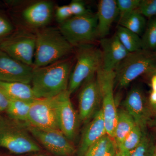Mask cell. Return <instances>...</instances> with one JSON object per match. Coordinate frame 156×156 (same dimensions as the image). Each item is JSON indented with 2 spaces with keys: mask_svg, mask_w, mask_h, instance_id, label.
<instances>
[{
  "mask_svg": "<svg viewBox=\"0 0 156 156\" xmlns=\"http://www.w3.org/2000/svg\"><path fill=\"white\" fill-rule=\"evenodd\" d=\"M156 145L154 138L146 131L141 142L128 156H153Z\"/></svg>",
  "mask_w": 156,
  "mask_h": 156,
  "instance_id": "26",
  "label": "cell"
},
{
  "mask_svg": "<svg viewBox=\"0 0 156 156\" xmlns=\"http://www.w3.org/2000/svg\"><path fill=\"white\" fill-rule=\"evenodd\" d=\"M25 124L32 136L54 155L72 156L76 152L71 141L60 130H43Z\"/></svg>",
  "mask_w": 156,
  "mask_h": 156,
  "instance_id": "10",
  "label": "cell"
},
{
  "mask_svg": "<svg viewBox=\"0 0 156 156\" xmlns=\"http://www.w3.org/2000/svg\"><path fill=\"white\" fill-rule=\"evenodd\" d=\"M115 34L129 53L141 49V38L138 35L120 25L118 27Z\"/></svg>",
  "mask_w": 156,
  "mask_h": 156,
  "instance_id": "23",
  "label": "cell"
},
{
  "mask_svg": "<svg viewBox=\"0 0 156 156\" xmlns=\"http://www.w3.org/2000/svg\"><path fill=\"white\" fill-rule=\"evenodd\" d=\"M129 154L124 153L122 152L121 151L117 150L115 156H128Z\"/></svg>",
  "mask_w": 156,
  "mask_h": 156,
  "instance_id": "37",
  "label": "cell"
},
{
  "mask_svg": "<svg viewBox=\"0 0 156 156\" xmlns=\"http://www.w3.org/2000/svg\"><path fill=\"white\" fill-rule=\"evenodd\" d=\"M153 156H156V145L155 147V148Z\"/></svg>",
  "mask_w": 156,
  "mask_h": 156,
  "instance_id": "39",
  "label": "cell"
},
{
  "mask_svg": "<svg viewBox=\"0 0 156 156\" xmlns=\"http://www.w3.org/2000/svg\"><path fill=\"white\" fill-rule=\"evenodd\" d=\"M146 131V130H143L136 125L121 145L117 148V150L124 153L129 154L139 145Z\"/></svg>",
  "mask_w": 156,
  "mask_h": 156,
  "instance_id": "24",
  "label": "cell"
},
{
  "mask_svg": "<svg viewBox=\"0 0 156 156\" xmlns=\"http://www.w3.org/2000/svg\"><path fill=\"white\" fill-rule=\"evenodd\" d=\"M96 14L73 16L60 24L58 29L73 47L90 44L97 37Z\"/></svg>",
  "mask_w": 156,
  "mask_h": 156,
  "instance_id": "6",
  "label": "cell"
},
{
  "mask_svg": "<svg viewBox=\"0 0 156 156\" xmlns=\"http://www.w3.org/2000/svg\"><path fill=\"white\" fill-rule=\"evenodd\" d=\"M76 62L71 73L68 91L70 95L76 91L84 82L94 76L101 67V50L91 44L77 47Z\"/></svg>",
  "mask_w": 156,
  "mask_h": 156,
  "instance_id": "5",
  "label": "cell"
},
{
  "mask_svg": "<svg viewBox=\"0 0 156 156\" xmlns=\"http://www.w3.org/2000/svg\"><path fill=\"white\" fill-rule=\"evenodd\" d=\"M119 15L115 0H101L98 5V37L105 38L109 34L113 23Z\"/></svg>",
  "mask_w": 156,
  "mask_h": 156,
  "instance_id": "18",
  "label": "cell"
},
{
  "mask_svg": "<svg viewBox=\"0 0 156 156\" xmlns=\"http://www.w3.org/2000/svg\"><path fill=\"white\" fill-rule=\"evenodd\" d=\"M102 62L101 69L114 72L129 52L120 41L116 34L111 37L101 39Z\"/></svg>",
  "mask_w": 156,
  "mask_h": 156,
  "instance_id": "15",
  "label": "cell"
},
{
  "mask_svg": "<svg viewBox=\"0 0 156 156\" xmlns=\"http://www.w3.org/2000/svg\"><path fill=\"white\" fill-rule=\"evenodd\" d=\"M117 149L115 144H114L109 149L103 156H115L116 154Z\"/></svg>",
  "mask_w": 156,
  "mask_h": 156,
  "instance_id": "34",
  "label": "cell"
},
{
  "mask_svg": "<svg viewBox=\"0 0 156 156\" xmlns=\"http://www.w3.org/2000/svg\"><path fill=\"white\" fill-rule=\"evenodd\" d=\"M69 5L73 16H81L90 12L87 10L82 1L73 0Z\"/></svg>",
  "mask_w": 156,
  "mask_h": 156,
  "instance_id": "32",
  "label": "cell"
},
{
  "mask_svg": "<svg viewBox=\"0 0 156 156\" xmlns=\"http://www.w3.org/2000/svg\"><path fill=\"white\" fill-rule=\"evenodd\" d=\"M156 67V52L141 49L129 53L115 70V84L126 88L140 76L152 75Z\"/></svg>",
  "mask_w": 156,
  "mask_h": 156,
  "instance_id": "3",
  "label": "cell"
},
{
  "mask_svg": "<svg viewBox=\"0 0 156 156\" xmlns=\"http://www.w3.org/2000/svg\"><path fill=\"white\" fill-rule=\"evenodd\" d=\"M141 40V49L156 52V17L149 19Z\"/></svg>",
  "mask_w": 156,
  "mask_h": 156,
  "instance_id": "25",
  "label": "cell"
},
{
  "mask_svg": "<svg viewBox=\"0 0 156 156\" xmlns=\"http://www.w3.org/2000/svg\"><path fill=\"white\" fill-rule=\"evenodd\" d=\"M35 48V34L23 31L14 32L0 44V50L33 67Z\"/></svg>",
  "mask_w": 156,
  "mask_h": 156,
  "instance_id": "8",
  "label": "cell"
},
{
  "mask_svg": "<svg viewBox=\"0 0 156 156\" xmlns=\"http://www.w3.org/2000/svg\"><path fill=\"white\" fill-rule=\"evenodd\" d=\"M151 107L152 109L154 111L156 112V105L151 106Z\"/></svg>",
  "mask_w": 156,
  "mask_h": 156,
  "instance_id": "38",
  "label": "cell"
},
{
  "mask_svg": "<svg viewBox=\"0 0 156 156\" xmlns=\"http://www.w3.org/2000/svg\"><path fill=\"white\" fill-rule=\"evenodd\" d=\"M30 134L25 123L0 116V147L17 154L40 151L41 147Z\"/></svg>",
  "mask_w": 156,
  "mask_h": 156,
  "instance_id": "4",
  "label": "cell"
},
{
  "mask_svg": "<svg viewBox=\"0 0 156 156\" xmlns=\"http://www.w3.org/2000/svg\"><path fill=\"white\" fill-rule=\"evenodd\" d=\"M136 125L134 120L126 109L118 111L113 138L117 148L121 145Z\"/></svg>",
  "mask_w": 156,
  "mask_h": 156,
  "instance_id": "20",
  "label": "cell"
},
{
  "mask_svg": "<svg viewBox=\"0 0 156 156\" xmlns=\"http://www.w3.org/2000/svg\"><path fill=\"white\" fill-rule=\"evenodd\" d=\"M70 96L68 90L57 95V119L59 130L72 141L76 136L80 119Z\"/></svg>",
  "mask_w": 156,
  "mask_h": 156,
  "instance_id": "11",
  "label": "cell"
},
{
  "mask_svg": "<svg viewBox=\"0 0 156 156\" xmlns=\"http://www.w3.org/2000/svg\"><path fill=\"white\" fill-rule=\"evenodd\" d=\"M120 26L138 35L143 34L147 26L146 20L137 9L126 17L120 19Z\"/></svg>",
  "mask_w": 156,
  "mask_h": 156,
  "instance_id": "22",
  "label": "cell"
},
{
  "mask_svg": "<svg viewBox=\"0 0 156 156\" xmlns=\"http://www.w3.org/2000/svg\"><path fill=\"white\" fill-rule=\"evenodd\" d=\"M95 75L86 81L87 83L79 95L78 115L80 121L84 122L94 116L97 111L98 107L101 103L100 89Z\"/></svg>",
  "mask_w": 156,
  "mask_h": 156,
  "instance_id": "13",
  "label": "cell"
},
{
  "mask_svg": "<svg viewBox=\"0 0 156 156\" xmlns=\"http://www.w3.org/2000/svg\"><path fill=\"white\" fill-rule=\"evenodd\" d=\"M10 99L0 88V112H6L9 106Z\"/></svg>",
  "mask_w": 156,
  "mask_h": 156,
  "instance_id": "33",
  "label": "cell"
},
{
  "mask_svg": "<svg viewBox=\"0 0 156 156\" xmlns=\"http://www.w3.org/2000/svg\"><path fill=\"white\" fill-rule=\"evenodd\" d=\"M140 0H116L120 19L138 9Z\"/></svg>",
  "mask_w": 156,
  "mask_h": 156,
  "instance_id": "28",
  "label": "cell"
},
{
  "mask_svg": "<svg viewBox=\"0 0 156 156\" xmlns=\"http://www.w3.org/2000/svg\"><path fill=\"white\" fill-rule=\"evenodd\" d=\"M137 10L149 19L156 17V0H140Z\"/></svg>",
  "mask_w": 156,
  "mask_h": 156,
  "instance_id": "29",
  "label": "cell"
},
{
  "mask_svg": "<svg viewBox=\"0 0 156 156\" xmlns=\"http://www.w3.org/2000/svg\"><path fill=\"white\" fill-rule=\"evenodd\" d=\"M114 144L113 139L106 134L91 145L84 156H103Z\"/></svg>",
  "mask_w": 156,
  "mask_h": 156,
  "instance_id": "27",
  "label": "cell"
},
{
  "mask_svg": "<svg viewBox=\"0 0 156 156\" xmlns=\"http://www.w3.org/2000/svg\"><path fill=\"white\" fill-rule=\"evenodd\" d=\"M73 16L69 5L57 7L56 10V20L60 24L66 21Z\"/></svg>",
  "mask_w": 156,
  "mask_h": 156,
  "instance_id": "31",
  "label": "cell"
},
{
  "mask_svg": "<svg viewBox=\"0 0 156 156\" xmlns=\"http://www.w3.org/2000/svg\"><path fill=\"white\" fill-rule=\"evenodd\" d=\"M149 100L151 106L156 105V91L152 90L150 95Z\"/></svg>",
  "mask_w": 156,
  "mask_h": 156,
  "instance_id": "35",
  "label": "cell"
},
{
  "mask_svg": "<svg viewBox=\"0 0 156 156\" xmlns=\"http://www.w3.org/2000/svg\"><path fill=\"white\" fill-rule=\"evenodd\" d=\"M106 134L103 112L101 108L84 128L76 151L77 156H84L90 147Z\"/></svg>",
  "mask_w": 156,
  "mask_h": 156,
  "instance_id": "16",
  "label": "cell"
},
{
  "mask_svg": "<svg viewBox=\"0 0 156 156\" xmlns=\"http://www.w3.org/2000/svg\"><path fill=\"white\" fill-rule=\"evenodd\" d=\"M0 88L11 100L33 101L37 99L30 84L0 81Z\"/></svg>",
  "mask_w": 156,
  "mask_h": 156,
  "instance_id": "19",
  "label": "cell"
},
{
  "mask_svg": "<svg viewBox=\"0 0 156 156\" xmlns=\"http://www.w3.org/2000/svg\"><path fill=\"white\" fill-rule=\"evenodd\" d=\"M156 74V67L155 68V69L154 71V72L153 73V74Z\"/></svg>",
  "mask_w": 156,
  "mask_h": 156,
  "instance_id": "40",
  "label": "cell"
},
{
  "mask_svg": "<svg viewBox=\"0 0 156 156\" xmlns=\"http://www.w3.org/2000/svg\"></svg>",
  "mask_w": 156,
  "mask_h": 156,
  "instance_id": "42",
  "label": "cell"
},
{
  "mask_svg": "<svg viewBox=\"0 0 156 156\" xmlns=\"http://www.w3.org/2000/svg\"><path fill=\"white\" fill-rule=\"evenodd\" d=\"M151 86L152 91H156V74H154L152 75L151 79Z\"/></svg>",
  "mask_w": 156,
  "mask_h": 156,
  "instance_id": "36",
  "label": "cell"
},
{
  "mask_svg": "<svg viewBox=\"0 0 156 156\" xmlns=\"http://www.w3.org/2000/svg\"><path fill=\"white\" fill-rule=\"evenodd\" d=\"M34 68L46 66L63 59L73 50L58 28L45 27L37 30Z\"/></svg>",
  "mask_w": 156,
  "mask_h": 156,
  "instance_id": "2",
  "label": "cell"
},
{
  "mask_svg": "<svg viewBox=\"0 0 156 156\" xmlns=\"http://www.w3.org/2000/svg\"><path fill=\"white\" fill-rule=\"evenodd\" d=\"M14 27L10 20L0 13V44L14 33Z\"/></svg>",
  "mask_w": 156,
  "mask_h": 156,
  "instance_id": "30",
  "label": "cell"
},
{
  "mask_svg": "<svg viewBox=\"0 0 156 156\" xmlns=\"http://www.w3.org/2000/svg\"><path fill=\"white\" fill-rule=\"evenodd\" d=\"M35 156H46L44 155H42V154H39V155H36Z\"/></svg>",
  "mask_w": 156,
  "mask_h": 156,
  "instance_id": "41",
  "label": "cell"
},
{
  "mask_svg": "<svg viewBox=\"0 0 156 156\" xmlns=\"http://www.w3.org/2000/svg\"><path fill=\"white\" fill-rule=\"evenodd\" d=\"M34 67L22 63L0 50V81L31 83Z\"/></svg>",
  "mask_w": 156,
  "mask_h": 156,
  "instance_id": "12",
  "label": "cell"
},
{
  "mask_svg": "<svg viewBox=\"0 0 156 156\" xmlns=\"http://www.w3.org/2000/svg\"><path fill=\"white\" fill-rule=\"evenodd\" d=\"M26 123L43 130H60L57 119V96L34 100Z\"/></svg>",
  "mask_w": 156,
  "mask_h": 156,
  "instance_id": "9",
  "label": "cell"
},
{
  "mask_svg": "<svg viewBox=\"0 0 156 156\" xmlns=\"http://www.w3.org/2000/svg\"><path fill=\"white\" fill-rule=\"evenodd\" d=\"M33 101L10 99L6 112L10 119L20 122L27 123Z\"/></svg>",
  "mask_w": 156,
  "mask_h": 156,
  "instance_id": "21",
  "label": "cell"
},
{
  "mask_svg": "<svg viewBox=\"0 0 156 156\" xmlns=\"http://www.w3.org/2000/svg\"><path fill=\"white\" fill-rule=\"evenodd\" d=\"M96 75L100 89L101 109L107 134L113 139L118 113L114 95L115 71L105 72L101 68Z\"/></svg>",
  "mask_w": 156,
  "mask_h": 156,
  "instance_id": "7",
  "label": "cell"
},
{
  "mask_svg": "<svg viewBox=\"0 0 156 156\" xmlns=\"http://www.w3.org/2000/svg\"><path fill=\"white\" fill-rule=\"evenodd\" d=\"M53 3L43 1L34 3L22 11V17L31 27L37 30L47 27L53 16Z\"/></svg>",
  "mask_w": 156,
  "mask_h": 156,
  "instance_id": "17",
  "label": "cell"
},
{
  "mask_svg": "<svg viewBox=\"0 0 156 156\" xmlns=\"http://www.w3.org/2000/svg\"><path fill=\"white\" fill-rule=\"evenodd\" d=\"M123 104L136 125L146 130L151 113L142 90L137 87L131 89L127 94Z\"/></svg>",
  "mask_w": 156,
  "mask_h": 156,
  "instance_id": "14",
  "label": "cell"
},
{
  "mask_svg": "<svg viewBox=\"0 0 156 156\" xmlns=\"http://www.w3.org/2000/svg\"><path fill=\"white\" fill-rule=\"evenodd\" d=\"M71 69V62L64 58L34 68L31 86L37 98L56 97L67 91Z\"/></svg>",
  "mask_w": 156,
  "mask_h": 156,
  "instance_id": "1",
  "label": "cell"
}]
</instances>
